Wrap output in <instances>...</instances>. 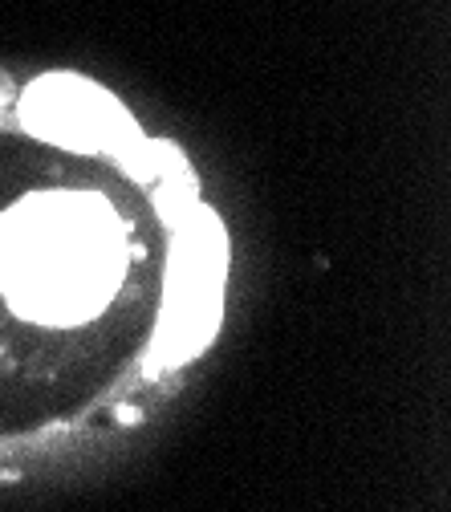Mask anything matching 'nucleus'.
<instances>
[{"label":"nucleus","mask_w":451,"mask_h":512,"mask_svg":"<svg viewBox=\"0 0 451 512\" xmlns=\"http://www.w3.org/2000/svg\"><path fill=\"white\" fill-rule=\"evenodd\" d=\"M5 102H9V82L0 78V106H5Z\"/></svg>","instance_id":"obj_4"},{"label":"nucleus","mask_w":451,"mask_h":512,"mask_svg":"<svg viewBox=\"0 0 451 512\" xmlns=\"http://www.w3.org/2000/svg\"><path fill=\"white\" fill-rule=\"evenodd\" d=\"M21 122L33 135L70 151H110L122 159L139 143V126L131 114L94 82L70 74L33 82L21 98Z\"/></svg>","instance_id":"obj_3"},{"label":"nucleus","mask_w":451,"mask_h":512,"mask_svg":"<svg viewBox=\"0 0 451 512\" xmlns=\"http://www.w3.org/2000/svg\"><path fill=\"white\" fill-rule=\"evenodd\" d=\"M224 273H228L224 228L208 208H196L175 224L167 305L147 362L151 374L183 366L191 354H200L216 338Z\"/></svg>","instance_id":"obj_2"},{"label":"nucleus","mask_w":451,"mask_h":512,"mask_svg":"<svg viewBox=\"0 0 451 512\" xmlns=\"http://www.w3.org/2000/svg\"><path fill=\"white\" fill-rule=\"evenodd\" d=\"M126 273V236L102 196L45 191L0 220V289L45 326L94 317Z\"/></svg>","instance_id":"obj_1"}]
</instances>
